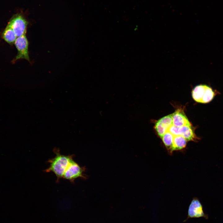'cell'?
<instances>
[{"label":"cell","instance_id":"1","mask_svg":"<svg viewBox=\"0 0 223 223\" xmlns=\"http://www.w3.org/2000/svg\"><path fill=\"white\" fill-rule=\"evenodd\" d=\"M53 151L55 156L49 159L47 162L49 164V167L45 170L46 173L52 172L56 177V181L58 182L60 179L62 178L64 172L71 160L73 159L74 155H64L61 154L59 149H54Z\"/></svg>","mask_w":223,"mask_h":223},{"label":"cell","instance_id":"2","mask_svg":"<svg viewBox=\"0 0 223 223\" xmlns=\"http://www.w3.org/2000/svg\"><path fill=\"white\" fill-rule=\"evenodd\" d=\"M85 168L80 166L75 162L73 159L70 161L66 169L63 178L74 183L75 180L77 178L86 179V176L84 174Z\"/></svg>","mask_w":223,"mask_h":223},{"label":"cell","instance_id":"3","mask_svg":"<svg viewBox=\"0 0 223 223\" xmlns=\"http://www.w3.org/2000/svg\"><path fill=\"white\" fill-rule=\"evenodd\" d=\"M28 24L23 15L17 14L10 19L7 26L13 30L16 37H18L26 34Z\"/></svg>","mask_w":223,"mask_h":223},{"label":"cell","instance_id":"4","mask_svg":"<svg viewBox=\"0 0 223 223\" xmlns=\"http://www.w3.org/2000/svg\"><path fill=\"white\" fill-rule=\"evenodd\" d=\"M17 54L12 62L20 59H24L30 62L28 47V42L25 34L17 37L14 43Z\"/></svg>","mask_w":223,"mask_h":223},{"label":"cell","instance_id":"5","mask_svg":"<svg viewBox=\"0 0 223 223\" xmlns=\"http://www.w3.org/2000/svg\"><path fill=\"white\" fill-rule=\"evenodd\" d=\"M187 216L184 222H186L190 218L201 217L206 219L208 218V215L204 212L202 204L197 198H194L191 201L189 207Z\"/></svg>","mask_w":223,"mask_h":223},{"label":"cell","instance_id":"6","mask_svg":"<svg viewBox=\"0 0 223 223\" xmlns=\"http://www.w3.org/2000/svg\"><path fill=\"white\" fill-rule=\"evenodd\" d=\"M172 125V114L163 117L158 120L155 124V128L158 135L161 138Z\"/></svg>","mask_w":223,"mask_h":223},{"label":"cell","instance_id":"7","mask_svg":"<svg viewBox=\"0 0 223 223\" xmlns=\"http://www.w3.org/2000/svg\"><path fill=\"white\" fill-rule=\"evenodd\" d=\"M173 125L181 127L185 125H191V124L184 112L178 109L172 114Z\"/></svg>","mask_w":223,"mask_h":223},{"label":"cell","instance_id":"8","mask_svg":"<svg viewBox=\"0 0 223 223\" xmlns=\"http://www.w3.org/2000/svg\"><path fill=\"white\" fill-rule=\"evenodd\" d=\"M180 135L187 141H194L197 139L191 125H185L179 128Z\"/></svg>","mask_w":223,"mask_h":223},{"label":"cell","instance_id":"9","mask_svg":"<svg viewBox=\"0 0 223 223\" xmlns=\"http://www.w3.org/2000/svg\"><path fill=\"white\" fill-rule=\"evenodd\" d=\"M207 86L205 85H197L193 89L192 92V96L195 101L201 103Z\"/></svg>","mask_w":223,"mask_h":223},{"label":"cell","instance_id":"10","mask_svg":"<svg viewBox=\"0 0 223 223\" xmlns=\"http://www.w3.org/2000/svg\"><path fill=\"white\" fill-rule=\"evenodd\" d=\"M2 38L10 45H13L17 37L13 30L10 27L6 26L1 34Z\"/></svg>","mask_w":223,"mask_h":223},{"label":"cell","instance_id":"11","mask_svg":"<svg viewBox=\"0 0 223 223\" xmlns=\"http://www.w3.org/2000/svg\"><path fill=\"white\" fill-rule=\"evenodd\" d=\"M187 141L180 135L174 136L172 151L181 150L186 145Z\"/></svg>","mask_w":223,"mask_h":223},{"label":"cell","instance_id":"12","mask_svg":"<svg viewBox=\"0 0 223 223\" xmlns=\"http://www.w3.org/2000/svg\"><path fill=\"white\" fill-rule=\"evenodd\" d=\"M174 136L167 131L161 138L166 148L172 152Z\"/></svg>","mask_w":223,"mask_h":223},{"label":"cell","instance_id":"13","mask_svg":"<svg viewBox=\"0 0 223 223\" xmlns=\"http://www.w3.org/2000/svg\"><path fill=\"white\" fill-rule=\"evenodd\" d=\"M216 95L212 89L208 85L205 93L202 98L201 103H206L211 102Z\"/></svg>","mask_w":223,"mask_h":223},{"label":"cell","instance_id":"14","mask_svg":"<svg viewBox=\"0 0 223 223\" xmlns=\"http://www.w3.org/2000/svg\"><path fill=\"white\" fill-rule=\"evenodd\" d=\"M179 127H178L172 125L167 130L168 131L172 134L173 136L180 135Z\"/></svg>","mask_w":223,"mask_h":223}]
</instances>
